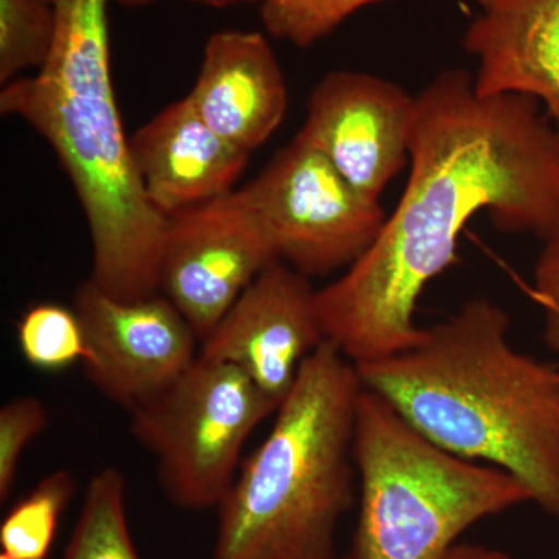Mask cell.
I'll return each mask as SVG.
<instances>
[{"mask_svg":"<svg viewBox=\"0 0 559 559\" xmlns=\"http://www.w3.org/2000/svg\"><path fill=\"white\" fill-rule=\"evenodd\" d=\"M543 241L533 290L544 311L543 340L551 352L559 353V223Z\"/></svg>","mask_w":559,"mask_h":559,"instance_id":"21","label":"cell"},{"mask_svg":"<svg viewBox=\"0 0 559 559\" xmlns=\"http://www.w3.org/2000/svg\"><path fill=\"white\" fill-rule=\"evenodd\" d=\"M417 98L393 81L333 70L316 84L297 138L319 151L353 189L380 201L409 164Z\"/></svg>","mask_w":559,"mask_h":559,"instance_id":"10","label":"cell"},{"mask_svg":"<svg viewBox=\"0 0 559 559\" xmlns=\"http://www.w3.org/2000/svg\"><path fill=\"white\" fill-rule=\"evenodd\" d=\"M359 516L337 559H440L466 530L525 502L520 480L426 440L369 389L356 406Z\"/></svg>","mask_w":559,"mask_h":559,"instance_id":"5","label":"cell"},{"mask_svg":"<svg viewBox=\"0 0 559 559\" xmlns=\"http://www.w3.org/2000/svg\"><path fill=\"white\" fill-rule=\"evenodd\" d=\"M57 33L50 0H0V84L39 70L49 60Z\"/></svg>","mask_w":559,"mask_h":559,"instance_id":"17","label":"cell"},{"mask_svg":"<svg viewBox=\"0 0 559 559\" xmlns=\"http://www.w3.org/2000/svg\"><path fill=\"white\" fill-rule=\"evenodd\" d=\"M310 278L277 261L231 305L200 355L245 371L277 406L308 356L325 341Z\"/></svg>","mask_w":559,"mask_h":559,"instance_id":"11","label":"cell"},{"mask_svg":"<svg viewBox=\"0 0 559 559\" xmlns=\"http://www.w3.org/2000/svg\"><path fill=\"white\" fill-rule=\"evenodd\" d=\"M277 261V248L255 202L248 190H234L167 218L159 293L202 342L261 272Z\"/></svg>","mask_w":559,"mask_h":559,"instance_id":"8","label":"cell"},{"mask_svg":"<svg viewBox=\"0 0 559 559\" xmlns=\"http://www.w3.org/2000/svg\"><path fill=\"white\" fill-rule=\"evenodd\" d=\"M510 325L479 297L414 347L356 370L430 443L506 471L559 521V370L518 352Z\"/></svg>","mask_w":559,"mask_h":559,"instance_id":"2","label":"cell"},{"mask_svg":"<svg viewBox=\"0 0 559 559\" xmlns=\"http://www.w3.org/2000/svg\"><path fill=\"white\" fill-rule=\"evenodd\" d=\"M411 173L373 246L316 290L325 341L353 364L414 347L415 312L457 263L459 238L488 212L503 234L544 240L559 223V121L525 95H480L474 75L441 70L417 95Z\"/></svg>","mask_w":559,"mask_h":559,"instance_id":"1","label":"cell"},{"mask_svg":"<svg viewBox=\"0 0 559 559\" xmlns=\"http://www.w3.org/2000/svg\"><path fill=\"white\" fill-rule=\"evenodd\" d=\"M75 495L72 473L55 471L17 500L0 524V547L14 559H47L66 507Z\"/></svg>","mask_w":559,"mask_h":559,"instance_id":"16","label":"cell"},{"mask_svg":"<svg viewBox=\"0 0 559 559\" xmlns=\"http://www.w3.org/2000/svg\"><path fill=\"white\" fill-rule=\"evenodd\" d=\"M49 425V412L35 396L11 400L0 409V502L10 498L25 448Z\"/></svg>","mask_w":559,"mask_h":559,"instance_id":"20","label":"cell"},{"mask_svg":"<svg viewBox=\"0 0 559 559\" xmlns=\"http://www.w3.org/2000/svg\"><path fill=\"white\" fill-rule=\"evenodd\" d=\"M440 559H511L506 551L489 549L477 544H455Z\"/></svg>","mask_w":559,"mask_h":559,"instance_id":"22","label":"cell"},{"mask_svg":"<svg viewBox=\"0 0 559 559\" xmlns=\"http://www.w3.org/2000/svg\"><path fill=\"white\" fill-rule=\"evenodd\" d=\"M463 47L477 94L525 95L559 121V0H488Z\"/></svg>","mask_w":559,"mask_h":559,"instance_id":"14","label":"cell"},{"mask_svg":"<svg viewBox=\"0 0 559 559\" xmlns=\"http://www.w3.org/2000/svg\"><path fill=\"white\" fill-rule=\"evenodd\" d=\"M355 364L330 341L308 356L270 436L218 507L215 559H337L355 499Z\"/></svg>","mask_w":559,"mask_h":559,"instance_id":"4","label":"cell"},{"mask_svg":"<svg viewBox=\"0 0 559 559\" xmlns=\"http://www.w3.org/2000/svg\"><path fill=\"white\" fill-rule=\"evenodd\" d=\"M16 336L22 356L35 369L64 370L87 355L79 314L60 304L32 305L17 320Z\"/></svg>","mask_w":559,"mask_h":559,"instance_id":"18","label":"cell"},{"mask_svg":"<svg viewBox=\"0 0 559 559\" xmlns=\"http://www.w3.org/2000/svg\"><path fill=\"white\" fill-rule=\"evenodd\" d=\"M0 559H14V558H11L10 555H7V554H0Z\"/></svg>","mask_w":559,"mask_h":559,"instance_id":"24","label":"cell"},{"mask_svg":"<svg viewBox=\"0 0 559 559\" xmlns=\"http://www.w3.org/2000/svg\"><path fill=\"white\" fill-rule=\"evenodd\" d=\"M130 148L146 198L164 218L234 191L250 157L216 134L187 97L140 127Z\"/></svg>","mask_w":559,"mask_h":559,"instance_id":"12","label":"cell"},{"mask_svg":"<svg viewBox=\"0 0 559 559\" xmlns=\"http://www.w3.org/2000/svg\"><path fill=\"white\" fill-rule=\"evenodd\" d=\"M124 485L123 474L116 468L92 477L62 559H140L128 528Z\"/></svg>","mask_w":559,"mask_h":559,"instance_id":"15","label":"cell"},{"mask_svg":"<svg viewBox=\"0 0 559 559\" xmlns=\"http://www.w3.org/2000/svg\"><path fill=\"white\" fill-rule=\"evenodd\" d=\"M381 0H264L261 21L267 35L307 49L326 38L352 14ZM484 7L488 0H476Z\"/></svg>","mask_w":559,"mask_h":559,"instance_id":"19","label":"cell"},{"mask_svg":"<svg viewBox=\"0 0 559 559\" xmlns=\"http://www.w3.org/2000/svg\"><path fill=\"white\" fill-rule=\"evenodd\" d=\"M277 409L245 371L200 355L170 388L131 412V432L157 460L173 503L215 509L237 479L250 433Z\"/></svg>","mask_w":559,"mask_h":559,"instance_id":"6","label":"cell"},{"mask_svg":"<svg viewBox=\"0 0 559 559\" xmlns=\"http://www.w3.org/2000/svg\"><path fill=\"white\" fill-rule=\"evenodd\" d=\"M187 98L216 134L249 154L272 138L288 112L282 66L260 32L213 33Z\"/></svg>","mask_w":559,"mask_h":559,"instance_id":"13","label":"cell"},{"mask_svg":"<svg viewBox=\"0 0 559 559\" xmlns=\"http://www.w3.org/2000/svg\"><path fill=\"white\" fill-rule=\"evenodd\" d=\"M280 260L305 277L348 270L380 237L388 215L342 178L323 154L297 138L245 187Z\"/></svg>","mask_w":559,"mask_h":559,"instance_id":"7","label":"cell"},{"mask_svg":"<svg viewBox=\"0 0 559 559\" xmlns=\"http://www.w3.org/2000/svg\"><path fill=\"white\" fill-rule=\"evenodd\" d=\"M121 5L127 9H139V7L151 5V3L160 2V0H119ZM186 2L201 3L210 9H227V7L238 5V3H263L264 0H186Z\"/></svg>","mask_w":559,"mask_h":559,"instance_id":"23","label":"cell"},{"mask_svg":"<svg viewBox=\"0 0 559 559\" xmlns=\"http://www.w3.org/2000/svg\"><path fill=\"white\" fill-rule=\"evenodd\" d=\"M84 334L87 380L128 412L159 395L198 359V336L164 294L120 300L91 278L73 299Z\"/></svg>","mask_w":559,"mask_h":559,"instance_id":"9","label":"cell"},{"mask_svg":"<svg viewBox=\"0 0 559 559\" xmlns=\"http://www.w3.org/2000/svg\"><path fill=\"white\" fill-rule=\"evenodd\" d=\"M49 60L2 86L0 112L49 143L75 189L92 245L91 280L120 300L159 293L167 218L151 205L132 160L110 69L109 0H50Z\"/></svg>","mask_w":559,"mask_h":559,"instance_id":"3","label":"cell"}]
</instances>
